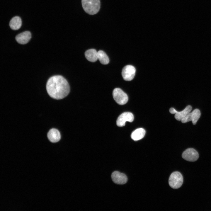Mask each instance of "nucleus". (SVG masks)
<instances>
[{
    "mask_svg": "<svg viewBox=\"0 0 211 211\" xmlns=\"http://www.w3.org/2000/svg\"><path fill=\"white\" fill-rule=\"evenodd\" d=\"M97 52L95 49H89L85 52V57L89 61L91 62H95L98 59Z\"/></svg>",
    "mask_w": 211,
    "mask_h": 211,
    "instance_id": "obj_13",
    "label": "nucleus"
},
{
    "mask_svg": "<svg viewBox=\"0 0 211 211\" xmlns=\"http://www.w3.org/2000/svg\"><path fill=\"white\" fill-rule=\"evenodd\" d=\"M192 109V107L190 105L187 106L185 108L181 111H178L173 108H170L169 112L171 114H175V118L178 121H181Z\"/></svg>",
    "mask_w": 211,
    "mask_h": 211,
    "instance_id": "obj_9",
    "label": "nucleus"
},
{
    "mask_svg": "<svg viewBox=\"0 0 211 211\" xmlns=\"http://www.w3.org/2000/svg\"><path fill=\"white\" fill-rule=\"evenodd\" d=\"M98 59L103 64H107L109 62V58L106 54L103 51L100 50L97 52Z\"/></svg>",
    "mask_w": 211,
    "mask_h": 211,
    "instance_id": "obj_16",
    "label": "nucleus"
},
{
    "mask_svg": "<svg viewBox=\"0 0 211 211\" xmlns=\"http://www.w3.org/2000/svg\"><path fill=\"white\" fill-rule=\"evenodd\" d=\"M182 156L185 160L189 161H194L199 158V154L193 148H189L185 150L182 153Z\"/></svg>",
    "mask_w": 211,
    "mask_h": 211,
    "instance_id": "obj_6",
    "label": "nucleus"
},
{
    "mask_svg": "<svg viewBox=\"0 0 211 211\" xmlns=\"http://www.w3.org/2000/svg\"><path fill=\"white\" fill-rule=\"evenodd\" d=\"M146 132L143 128H139L134 131L131 135V138L134 141L139 140L144 137Z\"/></svg>",
    "mask_w": 211,
    "mask_h": 211,
    "instance_id": "obj_14",
    "label": "nucleus"
},
{
    "mask_svg": "<svg viewBox=\"0 0 211 211\" xmlns=\"http://www.w3.org/2000/svg\"><path fill=\"white\" fill-rule=\"evenodd\" d=\"M9 25L10 28L13 30L19 29L22 25V21L21 18L18 16L13 17L10 20Z\"/></svg>",
    "mask_w": 211,
    "mask_h": 211,
    "instance_id": "obj_15",
    "label": "nucleus"
},
{
    "mask_svg": "<svg viewBox=\"0 0 211 211\" xmlns=\"http://www.w3.org/2000/svg\"><path fill=\"white\" fill-rule=\"evenodd\" d=\"M81 3L84 11L90 15L96 14L100 8V0H81Z\"/></svg>",
    "mask_w": 211,
    "mask_h": 211,
    "instance_id": "obj_2",
    "label": "nucleus"
},
{
    "mask_svg": "<svg viewBox=\"0 0 211 211\" xmlns=\"http://www.w3.org/2000/svg\"><path fill=\"white\" fill-rule=\"evenodd\" d=\"M136 69L131 65H127L123 68L122 75L124 79L126 81L132 80L135 75Z\"/></svg>",
    "mask_w": 211,
    "mask_h": 211,
    "instance_id": "obj_5",
    "label": "nucleus"
},
{
    "mask_svg": "<svg viewBox=\"0 0 211 211\" xmlns=\"http://www.w3.org/2000/svg\"><path fill=\"white\" fill-rule=\"evenodd\" d=\"M111 176L113 182L117 184H124L127 181V178L126 176L124 173L118 171L113 172Z\"/></svg>",
    "mask_w": 211,
    "mask_h": 211,
    "instance_id": "obj_10",
    "label": "nucleus"
},
{
    "mask_svg": "<svg viewBox=\"0 0 211 211\" xmlns=\"http://www.w3.org/2000/svg\"><path fill=\"white\" fill-rule=\"evenodd\" d=\"M201 113L200 110L198 109H194L192 112L188 113L181 120L183 123H185L191 121L193 124L195 125L200 118Z\"/></svg>",
    "mask_w": 211,
    "mask_h": 211,
    "instance_id": "obj_7",
    "label": "nucleus"
},
{
    "mask_svg": "<svg viewBox=\"0 0 211 211\" xmlns=\"http://www.w3.org/2000/svg\"><path fill=\"white\" fill-rule=\"evenodd\" d=\"M183 182V177L181 174L178 171H175L170 175L169 183L170 187L176 189L180 187Z\"/></svg>",
    "mask_w": 211,
    "mask_h": 211,
    "instance_id": "obj_3",
    "label": "nucleus"
},
{
    "mask_svg": "<svg viewBox=\"0 0 211 211\" xmlns=\"http://www.w3.org/2000/svg\"><path fill=\"white\" fill-rule=\"evenodd\" d=\"M46 89L49 95L57 100L66 97L70 90L68 82L60 75H55L50 78L47 82Z\"/></svg>",
    "mask_w": 211,
    "mask_h": 211,
    "instance_id": "obj_1",
    "label": "nucleus"
},
{
    "mask_svg": "<svg viewBox=\"0 0 211 211\" xmlns=\"http://www.w3.org/2000/svg\"><path fill=\"white\" fill-rule=\"evenodd\" d=\"M47 137L49 140L53 143L58 142L61 138L59 132L55 128H52L47 133Z\"/></svg>",
    "mask_w": 211,
    "mask_h": 211,
    "instance_id": "obj_12",
    "label": "nucleus"
},
{
    "mask_svg": "<svg viewBox=\"0 0 211 211\" xmlns=\"http://www.w3.org/2000/svg\"><path fill=\"white\" fill-rule=\"evenodd\" d=\"M134 119L133 114L129 112H124L118 117L116 121V124L119 127H122L125 125L127 121L132 122Z\"/></svg>",
    "mask_w": 211,
    "mask_h": 211,
    "instance_id": "obj_8",
    "label": "nucleus"
},
{
    "mask_svg": "<svg viewBox=\"0 0 211 211\" xmlns=\"http://www.w3.org/2000/svg\"><path fill=\"white\" fill-rule=\"evenodd\" d=\"M113 98L117 103L120 105L126 104L128 100L127 94L119 88L115 89L113 92Z\"/></svg>",
    "mask_w": 211,
    "mask_h": 211,
    "instance_id": "obj_4",
    "label": "nucleus"
},
{
    "mask_svg": "<svg viewBox=\"0 0 211 211\" xmlns=\"http://www.w3.org/2000/svg\"><path fill=\"white\" fill-rule=\"evenodd\" d=\"M31 38V34L29 31H25L20 33L16 37V41L21 44H25L28 43Z\"/></svg>",
    "mask_w": 211,
    "mask_h": 211,
    "instance_id": "obj_11",
    "label": "nucleus"
}]
</instances>
